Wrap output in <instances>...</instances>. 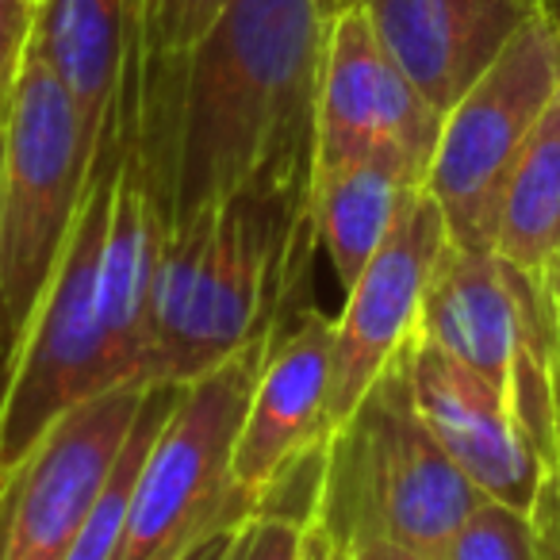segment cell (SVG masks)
<instances>
[{
	"label": "cell",
	"mask_w": 560,
	"mask_h": 560,
	"mask_svg": "<svg viewBox=\"0 0 560 560\" xmlns=\"http://www.w3.org/2000/svg\"><path fill=\"white\" fill-rule=\"evenodd\" d=\"M358 4H361V0H335L338 12H342V9H358Z\"/></svg>",
	"instance_id": "obj_28"
},
{
	"label": "cell",
	"mask_w": 560,
	"mask_h": 560,
	"mask_svg": "<svg viewBox=\"0 0 560 560\" xmlns=\"http://www.w3.org/2000/svg\"><path fill=\"white\" fill-rule=\"evenodd\" d=\"M522 4H526V9H541L545 0H522Z\"/></svg>",
	"instance_id": "obj_31"
},
{
	"label": "cell",
	"mask_w": 560,
	"mask_h": 560,
	"mask_svg": "<svg viewBox=\"0 0 560 560\" xmlns=\"http://www.w3.org/2000/svg\"><path fill=\"white\" fill-rule=\"evenodd\" d=\"M96 142L70 89L32 47L0 162V396L78 226Z\"/></svg>",
	"instance_id": "obj_3"
},
{
	"label": "cell",
	"mask_w": 560,
	"mask_h": 560,
	"mask_svg": "<svg viewBox=\"0 0 560 560\" xmlns=\"http://www.w3.org/2000/svg\"><path fill=\"white\" fill-rule=\"evenodd\" d=\"M361 9L392 62L442 116L537 12L522 0H361Z\"/></svg>",
	"instance_id": "obj_13"
},
{
	"label": "cell",
	"mask_w": 560,
	"mask_h": 560,
	"mask_svg": "<svg viewBox=\"0 0 560 560\" xmlns=\"http://www.w3.org/2000/svg\"><path fill=\"white\" fill-rule=\"evenodd\" d=\"M549 296H552V312H557V330H560V261L549 272Z\"/></svg>",
	"instance_id": "obj_27"
},
{
	"label": "cell",
	"mask_w": 560,
	"mask_h": 560,
	"mask_svg": "<svg viewBox=\"0 0 560 560\" xmlns=\"http://www.w3.org/2000/svg\"><path fill=\"white\" fill-rule=\"evenodd\" d=\"M246 529H249V526H246ZM246 529H242V537H246ZM242 537H238V545H234L231 557H226V560H238V552H242Z\"/></svg>",
	"instance_id": "obj_29"
},
{
	"label": "cell",
	"mask_w": 560,
	"mask_h": 560,
	"mask_svg": "<svg viewBox=\"0 0 560 560\" xmlns=\"http://www.w3.org/2000/svg\"><path fill=\"white\" fill-rule=\"evenodd\" d=\"M180 396H185L180 384H154V388H147L139 415L131 422V434H127L124 450H119L116 465H112L108 480H104L101 495H96L93 511H89L85 529L78 534V541H73L66 560H116L127 534V522H131L135 488H139L142 465H147L150 450H154L170 415L177 411Z\"/></svg>",
	"instance_id": "obj_18"
},
{
	"label": "cell",
	"mask_w": 560,
	"mask_h": 560,
	"mask_svg": "<svg viewBox=\"0 0 560 560\" xmlns=\"http://www.w3.org/2000/svg\"><path fill=\"white\" fill-rule=\"evenodd\" d=\"M231 0H154L158 39L165 55H188L215 27Z\"/></svg>",
	"instance_id": "obj_21"
},
{
	"label": "cell",
	"mask_w": 560,
	"mask_h": 560,
	"mask_svg": "<svg viewBox=\"0 0 560 560\" xmlns=\"http://www.w3.org/2000/svg\"><path fill=\"white\" fill-rule=\"evenodd\" d=\"M450 231L434 196L422 188L396 219L376 257L365 265L335 323L327 396V445L358 415L361 399L388 373L411 335L419 330L422 296L434 277Z\"/></svg>",
	"instance_id": "obj_9"
},
{
	"label": "cell",
	"mask_w": 560,
	"mask_h": 560,
	"mask_svg": "<svg viewBox=\"0 0 560 560\" xmlns=\"http://www.w3.org/2000/svg\"><path fill=\"white\" fill-rule=\"evenodd\" d=\"M557 89L560 16L537 9L488 73L445 112L427 192L442 208L450 242L495 249L503 188Z\"/></svg>",
	"instance_id": "obj_7"
},
{
	"label": "cell",
	"mask_w": 560,
	"mask_h": 560,
	"mask_svg": "<svg viewBox=\"0 0 560 560\" xmlns=\"http://www.w3.org/2000/svg\"><path fill=\"white\" fill-rule=\"evenodd\" d=\"M541 9H549V12H557V16H560V0H545Z\"/></svg>",
	"instance_id": "obj_30"
},
{
	"label": "cell",
	"mask_w": 560,
	"mask_h": 560,
	"mask_svg": "<svg viewBox=\"0 0 560 560\" xmlns=\"http://www.w3.org/2000/svg\"><path fill=\"white\" fill-rule=\"evenodd\" d=\"M434 560H545L534 518L495 499H483Z\"/></svg>",
	"instance_id": "obj_19"
},
{
	"label": "cell",
	"mask_w": 560,
	"mask_h": 560,
	"mask_svg": "<svg viewBox=\"0 0 560 560\" xmlns=\"http://www.w3.org/2000/svg\"><path fill=\"white\" fill-rule=\"evenodd\" d=\"M445 116L381 47L365 9H342L330 27L315 104L312 177L396 154L427 177Z\"/></svg>",
	"instance_id": "obj_8"
},
{
	"label": "cell",
	"mask_w": 560,
	"mask_h": 560,
	"mask_svg": "<svg viewBox=\"0 0 560 560\" xmlns=\"http://www.w3.org/2000/svg\"><path fill=\"white\" fill-rule=\"evenodd\" d=\"M238 537H242V529H226V534L208 537V541H203L200 549H196L188 560H226V557H231L234 545H238Z\"/></svg>",
	"instance_id": "obj_26"
},
{
	"label": "cell",
	"mask_w": 560,
	"mask_h": 560,
	"mask_svg": "<svg viewBox=\"0 0 560 560\" xmlns=\"http://www.w3.org/2000/svg\"><path fill=\"white\" fill-rule=\"evenodd\" d=\"M422 188H427V177L396 154H381L350 170L312 177L315 246L327 254L346 292L358 284L396 219Z\"/></svg>",
	"instance_id": "obj_15"
},
{
	"label": "cell",
	"mask_w": 560,
	"mask_h": 560,
	"mask_svg": "<svg viewBox=\"0 0 560 560\" xmlns=\"http://www.w3.org/2000/svg\"><path fill=\"white\" fill-rule=\"evenodd\" d=\"M35 20H39L35 0H0V142L9 131L12 101L35 39Z\"/></svg>",
	"instance_id": "obj_20"
},
{
	"label": "cell",
	"mask_w": 560,
	"mask_h": 560,
	"mask_svg": "<svg viewBox=\"0 0 560 560\" xmlns=\"http://www.w3.org/2000/svg\"><path fill=\"white\" fill-rule=\"evenodd\" d=\"M277 330L257 335L215 373L185 384L142 465L116 560H188L208 537L246 529L257 518L234 483V445Z\"/></svg>",
	"instance_id": "obj_6"
},
{
	"label": "cell",
	"mask_w": 560,
	"mask_h": 560,
	"mask_svg": "<svg viewBox=\"0 0 560 560\" xmlns=\"http://www.w3.org/2000/svg\"><path fill=\"white\" fill-rule=\"evenodd\" d=\"M526 327V272L499 261L495 249L445 242L422 296L419 335L511 399Z\"/></svg>",
	"instance_id": "obj_14"
},
{
	"label": "cell",
	"mask_w": 560,
	"mask_h": 560,
	"mask_svg": "<svg viewBox=\"0 0 560 560\" xmlns=\"http://www.w3.org/2000/svg\"><path fill=\"white\" fill-rule=\"evenodd\" d=\"M35 4H39V0H35Z\"/></svg>",
	"instance_id": "obj_33"
},
{
	"label": "cell",
	"mask_w": 560,
	"mask_h": 560,
	"mask_svg": "<svg viewBox=\"0 0 560 560\" xmlns=\"http://www.w3.org/2000/svg\"><path fill=\"white\" fill-rule=\"evenodd\" d=\"M495 257L541 280L560 261V89L503 188Z\"/></svg>",
	"instance_id": "obj_17"
},
{
	"label": "cell",
	"mask_w": 560,
	"mask_h": 560,
	"mask_svg": "<svg viewBox=\"0 0 560 560\" xmlns=\"http://www.w3.org/2000/svg\"><path fill=\"white\" fill-rule=\"evenodd\" d=\"M0 162H4V142H0Z\"/></svg>",
	"instance_id": "obj_32"
},
{
	"label": "cell",
	"mask_w": 560,
	"mask_h": 560,
	"mask_svg": "<svg viewBox=\"0 0 560 560\" xmlns=\"http://www.w3.org/2000/svg\"><path fill=\"white\" fill-rule=\"evenodd\" d=\"M404 365L422 422L480 495L514 511H534L549 465L529 442L511 399L427 342L419 330L404 346Z\"/></svg>",
	"instance_id": "obj_11"
},
{
	"label": "cell",
	"mask_w": 560,
	"mask_h": 560,
	"mask_svg": "<svg viewBox=\"0 0 560 560\" xmlns=\"http://www.w3.org/2000/svg\"><path fill=\"white\" fill-rule=\"evenodd\" d=\"M342 545H350L353 560H434L419 549L388 541V537H358V541H342Z\"/></svg>",
	"instance_id": "obj_24"
},
{
	"label": "cell",
	"mask_w": 560,
	"mask_h": 560,
	"mask_svg": "<svg viewBox=\"0 0 560 560\" xmlns=\"http://www.w3.org/2000/svg\"><path fill=\"white\" fill-rule=\"evenodd\" d=\"M330 353L335 319L315 307H304L272 338L234 445V483L254 503V514L292 465L312 450H327Z\"/></svg>",
	"instance_id": "obj_12"
},
{
	"label": "cell",
	"mask_w": 560,
	"mask_h": 560,
	"mask_svg": "<svg viewBox=\"0 0 560 560\" xmlns=\"http://www.w3.org/2000/svg\"><path fill=\"white\" fill-rule=\"evenodd\" d=\"M147 388L124 384L55 422L16 480L0 560H66L124 450Z\"/></svg>",
	"instance_id": "obj_10"
},
{
	"label": "cell",
	"mask_w": 560,
	"mask_h": 560,
	"mask_svg": "<svg viewBox=\"0 0 560 560\" xmlns=\"http://www.w3.org/2000/svg\"><path fill=\"white\" fill-rule=\"evenodd\" d=\"M312 249V180H269L177 219L158 269L147 388H185L277 330Z\"/></svg>",
	"instance_id": "obj_2"
},
{
	"label": "cell",
	"mask_w": 560,
	"mask_h": 560,
	"mask_svg": "<svg viewBox=\"0 0 560 560\" xmlns=\"http://www.w3.org/2000/svg\"><path fill=\"white\" fill-rule=\"evenodd\" d=\"M557 430H560V427H557Z\"/></svg>",
	"instance_id": "obj_34"
},
{
	"label": "cell",
	"mask_w": 560,
	"mask_h": 560,
	"mask_svg": "<svg viewBox=\"0 0 560 560\" xmlns=\"http://www.w3.org/2000/svg\"><path fill=\"white\" fill-rule=\"evenodd\" d=\"M307 560H353L350 545L335 541L323 526L307 529Z\"/></svg>",
	"instance_id": "obj_25"
},
{
	"label": "cell",
	"mask_w": 560,
	"mask_h": 560,
	"mask_svg": "<svg viewBox=\"0 0 560 560\" xmlns=\"http://www.w3.org/2000/svg\"><path fill=\"white\" fill-rule=\"evenodd\" d=\"M483 499L488 495H480L422 422L399 350L388 373L361 399L358 415L330 442L315 526L335 541L388 537L438 557Z\"/></svg>",
	"instance_id": "obj_4"
},
{
	"label": "cell",
	"mask_w": 560,
	"mask_h": 560,
	"mask_svg": "<svg viewBox=\"0 0 560 560\" xmlns=\"http://www.w3.org/2000/svg\"><path fill=\"white\" fill-rule=\"evenodd\" d=\"M534 518V534L537 545H541L545 560H560V430H557V460L545 472V483L537 491V503L529 511Z\"/></svg>",
	"instance_id": "obj_23"
},
{
	"label": "cell",
	"mask_w": 560,
	"mask_h": 560,
	"mask_svg": "<svg viewBox=\"0 0 560 560\" xmlns=\"http://www.w3.org/2000/svg\"><path fill=\"white\" fill-rule=\"evenodd\" d=\"M238 560H307V529L284 518H254Z\"/></svg>",
	"instance_id": "obj_22"
},
{
	"label": "cell",
	"mask_w": 560,
	"mask_h": 560,
	"mask_svg": "<svg viewBox=\"0 0 560 560\" xmlns=\"http://www.w3.org/2000/svg\"><path fill=\"white\" fill-rule=\"evenodd\" d=\"M335 0H231L180 62L177 219L269 180H312Z\"/></svg>",
	"instance_id": "obj_1"
},
{
	"label": "cell",
	"mask_w": 560,
	"mask_h": 560,
	"mask_svg": "<svg viewBox=\"0 0 560 560\" xmlns=\"http://www.w3.org/2000/svg\"><path fill=\"white\" fill-rule=\"evenodd\" d=\"M116 170V147L101 142L70 246L27 327L24 350L0 396V534H4V514H9L20 472L43 438L73 407L112 392L108 373H104L101 277Z\"/></svg>",
	"instance_id": "obj_5"
},
{
	"label": "cell",
	"mask_w": 560,
	"mask_h": 560,
	"mask_svg": "<svg viewBox=\"0 0 560 560\" xmlns=\"http://www.w3.org/2000/svg\"><path fill=\"white\" fill-rule=\"evenodd\" d=\"M147 0H39L35 55L70 89L96 135L116 101L131 20Z\"/></svg>",
	"instance_id": "obj_16"
}]
</instances>
